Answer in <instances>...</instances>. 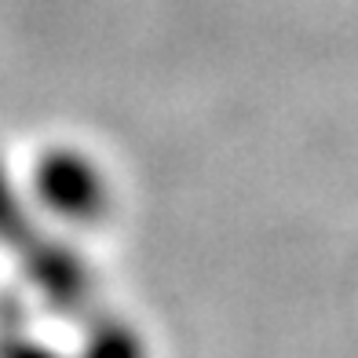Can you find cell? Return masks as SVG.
Instances as JSON below:
<instances>
[{
    "label": "cell",
    "mask_w": 358,
    "mask_h": 358,
    "mask_svg": "<svg viewBox=\"0 0 358 358\" xmlns=\"http://www.w3.org/2000/svg\"><path fill=\"white\" fill-rule=\"evenodd\" d=\"M0 358H66V355L48 348L44 340L22 336V333H8V336H0Z\"/></svg>",
    "instance_id": "obj_4"
},
{
    "label": "cell",
    "mask_w": 358,
    "mask_h": 358,
    "mask_svg": "<svg viewBox=\"0 0 358 358\" xmlns=\"http://www.w3.org/2000/svg\"><path fill=\"white\" fill-rule=\"evenodd\" d=\"M0 241L19 256V264L34 278L37 292L62 315H85L92 307V271L70 245L44 238L26 216L22 198L0 169Z\"/></svg>",
    "instance_id": "obj_1"
},
{
    "label": "cell",
    "mask_w": 358,
    "mask_h": 358,
    "mask_svg": "<svg viewBox=\"0 0 358 358\" xmlns=\"http://www.w3.org/2000/svg\"><path fill=\"white\" fill-rule=\"evenodd\" d=\"M77 358H146L143 336L121 318H88V333L80 340Z\"/></svg>",
    "instance_id": "obj_3"
},
{
    "label": "cell",
    "mask_w": 358,
    "mask_h": 358,
    "mask_svg": "<svg viewBox=\"0 0 358 358\" xmlns=\"http://www.w3.org/2000/svg\"><path fill=\"white\" fill-rule=\"evenodd\" d=\"M34 194L48 213L70 223H95L110 205V183L103 169L80 150H48L37 161Z\"/></svg>",
    "instance_id": "obj_2"
}]
</instances>
